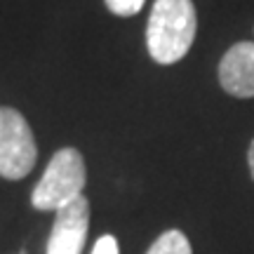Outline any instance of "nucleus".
<instances>
[{"label": "nucleus", "mask_w": 254, "mask_h": 254, "mask_svg": "<svg viewBox=\"0 0 254 254\" xmlns=\"http://www.w3.org/2000/svg\"><path fill=\"white\" fill-rule=\"evenodd\" d=\"M195 31L198 17L193 0H155L146 26L151 59L163 66L182 62L195 40Z\"/></svg>", "instance_id": "nucleus-1"}, {"label": "nucleus", "mask_w": 254, "mask_h": 254, "mask_svg": "<svg viewBox=\"0 0 254 254\" xmlns=\"http://www.w3.org/2000/svg\"><path fill=\"white\" fill-rule=\"evenodd\" d=\"M87 182L85 160L80 151L75 148H62L52 155L45 174L33 189L31 205L40 212H59L68 202L82 195Z\"/></svg>", "instance_id": "nucleus-2"}, {"label": "nucleus", "mask_w": 254, "mask_h": 254, "mask_svg": "<svg viewBox=\"0 0 254 254\" xmlns=\"http://www.w3.org/2000/svg\"><path fill=\"white\" fill-rule=\"evenodd\" d=\"M38 158V146L26 118L17 109L0 106V177L24 179Z\"/></svg>", "instance_id": "nucleus-3"}, {"label": "nucleus", "mask_w": 254, "mask_h": 254, "mask_svg": "<svg viewBox=\"0 0 254 254\" xmlns=\"http://www.w3.org/2000/svg\"><path fill=\"white\" fill-rule=\"evenodd\" d=\"M90 228V202L85 195L62 207L47 240V254H80Z\"/></svg>", "instance_id": "nucleus-4"}, {"label": "nucleus", "mask_w": 254, "mask_h": 254, "mask_svg": "<svg viewBox=\"0 0 254 254\" xmlns=\"http://www.w3.org/2000/svg\"><path fill=\"white\" fill-rule=\"evenodd\" d=\"M221 87L238 99L254 97V43L243 40L228 50L219 64Z\"/></svg>", "instance_id": "nucleus-5"}, {"label": "nucleus", "mask_w": 254, "mask_h": 254, "mask_svg": "<svg viewBox=\"0 0 254 254\" xmlns=\"http://www.w3.org/2000/svg\"><path fill=\"white\" fill-rule=\"evenodd\" d=\"M146 254H193V252H190L189 238L184 236L182 231L172 228V231H165L163 236L148 247Z\"/></svg>", "instance_id": "nucleus-6"}, {"label": "nucleus", "mask_w": 254, "mask_h": 254, "mask_svg": "<svg viewBox=\"0 0 254 254\" xmlns=\"http://www.w3.org/2000/svg\"><path fill=\"white\" fill-rule=\"evenodd\" d=\"M106 2V7L113 12V14H118V17H134L141 12L146 0H104Z\"/></svg>", "instance_id": "nucleus-7"}, {"label": "nucleus", "mask_w": 254, "mask_h": 254, "mask_svg": "<svg viewBox=\"0 0 254 254\" xmlns=\"http://www.w3.org/2000/svg\"><path fill=\"white\" fill-rule=\"evenodd\" d=\"M92 254H120L118 240L113 236H101L97 243H94V250Z\"/></svg>", "instance_id": "nucleus-8"}, {"label": "nucleus", "mask_w": 254, "mask_h": 254, "mask_svg": "<svg viewBox=\"0 0 254 254\" xmlns=\"http://www.w3.org/2000/svg\"><path fill=\"white\" fill-rule=\"evenodd\" d=\"M247 163H250V172H252V179H254V141L250 146V153H247Z\"/></svg>", "instance_id": "nucleus-9"}]
</instances>
